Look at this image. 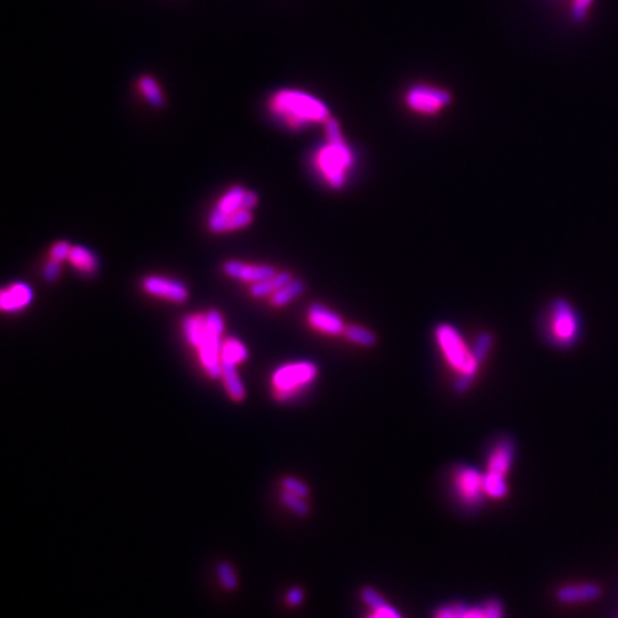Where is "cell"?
Masks as SVG:
<instances>
[{"instance_id":"28","label":"cell","mask_w":618,"mask_h":618,"mask_svg":"<svg viewBox=\"0 0 618 618\" xmlns=\"http://www.w3.org/2000/svg\"><path fill=\"white\" fill-rule=\"evenodd\" d=\"M280 485H283V491H288L302 498H308L311 494L309 487L304 481L295 477H285L283 481H280Z\"/></svg>"},{"instance_id":"25","label":"cell","mask_w":618,"mask_h":618,"mask_svg":"<svg viewBox=\"0 0 618 618\" xmlns=\"http://www.w3.org/2000/svg\"><path fill=\"white\" fill-rule=\"evenodd\" d=\"M484 491H485V495H488L494 499L504 498L509 492L507 484H505V477L499 475V474L485 473L484 474Z\"/></svg>"},{"instance_id":"15","label":"cell","mask_w":618,"mask_h":618,"mask_svg":"<svg viewBox=\"0 0 618 618\" xmlns=\"http://www.w3.org/2000/svg\"><path fill=\"white\" fill-rule=\"evenodd\" d=\"M33 299V291L28 284H13L0 294V308L5 312L25 309Z\"/></svg>"},{"instance_id":"4","label":"cell","mask_w":618,"mask_h":618,"mask_svg":"<svg viewBox=\"0 0 618 618\" xmlns=\"http://www.w3.org/2000/svg\"><path fill=\"white\" fill-rule=\"evenodd\" d=\"M318 376V367L309 361L291 362L272 374L273 397L279 403L297 398Z\"/></svg>"},{"instance_id":"24","label":"cell","mask_w":618,"mask_h":618,"mask_svg":"<svg viewBox=\"0 0 618 618\" xmlns=\"http://www.w3.org/2000/svg\"><path fill=\"white\" fill-rule=\"evenodd\" d=\"M138 86H139L141 93L146 97V100L152 106H155V107H162L163 106L165 99H163L162 90H160L158 82L152 76H142L139 79V82H138Z\"/></svg>"},{"instance_id":"3","label":"cell","mask_w":618,"mask_h":618,"mask_svg":"<svg viewBox=\"0 0 618 618\" xmlns=\"http://www.w3.org/2000/svg\"><path fill=\"white\" fill-rule=\"evenodd\" d=\"M328 142L315 155V166L328 185L341 189L354 166V152L344 139L338 121L329 118L325 122Z\"/></svg>"},{"instance_id":"35","label":"cell","mask_w":618,"mask_h":618,"mask_svg":"<svg viewBox=\"0 0 618 618\" xmlns=\"http://www.w3.org/2000/svg\"><path fill=\"white\" fill-rule=\"evenodd\" d=\"M435 618H458L456 604L445 605V607L439 608V610L436 611V614H435Z\"/></svg>"},{"instance_id":"36","label":"cell","mask_w":618,"mask_h":618,"mask_svg":"<svg viewBox=\"0 0 618 618\" xmlns=\"http://www.w3.org/2000/svg\"><path fill=\"white\" fill-rule=\"evenodd\" d=\"M256 203H258V195L252 191H246L242 201V209L251 210L254 206H256Z\"/></svg>"},{"instance_id":"26","label":"cell","mask_w":618,"mask_h":618,"mask_svg":"<svg viewBox=\"0 0 618 618\" xmlns=\"http://www.w3.org/2000/svg\"><path fill=\"white\" fill-rule=\"evenodd\" d=\"M305 499L307 498L298 497V495L291 494L288 491H283V494H280V501H283V504H285L292 513H295L299 517H305L311 511L309 505L307 504Z\"/></svg>"},{"instance_id":"1","label":"cell","mask_w":618,"mask_h":618,"mask_svg":"<svg viewBox=\"0 0 618 618\" xmlns=\"http://www.w3.org/2000/svg\"><path fill=\"white\" fill-rule=\"evenodd\" d=\"M435 340L448 367L458 374L454 389L458 394H463L470 389L480 365L488 355L494 343L492 335L482 332L474 347L468 348L461 333L453 325L439 323L435 329Z\"/></svg>"},{"instance_id":"7","label":"cell","mask_w":618,"mask_h":618,"mask_svg":"<svg viewBox=\"0 0 618 618\" xmlns=\"http://www.w3.org/2000/svg\"><path fill=\"white\" fill-rule=\"evenodd\" d=\"M453 96L448 90L431 85H414L407 90L405 103L420 115L434 117L451 103Z\"/></svg>"},{"instance_id":"11","label":"cell","mask_w":618,"mask_h":618,"mask_svg":"<svg viewBox=\"0 0 618 618\" xmlns=\"http://www.w3.org/2000/svg\"><path fill=\"white\" fill-rule=\"evenodd\" d=\"M516 458V444L511 438H501L494 448L487 461V473L507 475L513 467Z\"/></svg>"},{"instance_id":"16","label":"cell","mask_w":618,"mask_h":618,"mask_svg":"<svg viewBox=\"0 0 618 618\" xmlns=\"http://www.w3.org/2000/svg\"><path fill=\"white\" fill-rule=\"evenodd\" d=\"M222 381L227 389L228 397L235 403H242L246 397L244 382L237 371V365L231 362H222Z\"/></svg>"},{"instance_id":"18","label":"cell","mask_w":618,"mask_h":618,"mask_svg":"<svg viewBox=\"0 0 618 618\" xmlns=\"http://www.w3.org/2000/svg\"><path fill=\"white\" fill-rule=\"evenodd\" d=\"M184 326V332L188 343L198 348L203 340L205 332H206V315L202 314H196V315H188L184 318L182 322Z\"/></svg>"},{"instance_id":"34","label":"cell","mask_w":618,"mask_h":618,"mask_svg":"<svg viewBox=\"0 0 618 618\" xmlns=\"http://www.w3.org/2000/svg\"><path fill=\"white\" fill-rule=\"evenodd\" d=\"M304 601V591L301 590V588H292V590H290L288 591V594H287V602L290 604V605H292V607H297V605H301V602Z\"/></svg>"},{"instance_id":"30","label":"cell","mask_w":618,"mask_h":618,"mask_svg":"<svg viewBox=\"0 0 618 618\" xmlns=\"http://www.w3.org/2000/svg\"><path fill=\"white\" fill-rule=\"evenodd\" d=\"M593 0H573V9H571V16L573 19L580 23L583 20H586L588 8L591 6Z\"/></svg>"},{"instance_id":"29","label":"cell","mask_w":618,"mask_h":618,"mask_svg":"<svg viewBox=\"0 0 618 618\" xmlns=\"http://www.w3.org/2000/svg\"><path fill=\"white\" fill-rule=\"evenodd\" d=\"M361 598H362V601H364L371 610H376V608H379V607H382V605L386 604V601L384 600V597H382L379 593H376L374 588H369V587L362 588V591H361Z\"/></svg>"},{"instance_id":"5","label":"cell","mask_w":618,"mask_h":618,"mask_svg":"<svg viewBox=\"0 0 618 618\" xmlns=\"http://www.w3.org/2000/svg\"><path fill=\"white\" fill-rule=\"evenodd\" d=\"M549 340L559 348H571L581 336V319L574 307L566 299H557L549 312Z\"/></svg>"},{"instance_id":"19","label":"cell","mask_w":618,"mask_h":618,"mask_svg":"<svg viewBox=\"0 0 618 618\" xmlns=\"http://www.w3.org/2000/svg\"><path fill=\"white\" fill-rule=\"evenodd\" d=\"M304 291H305V284L302 283V280H294L292 279L290 284H287L285 287L279 288L276 292H273L271 295L269 301H271V304L273 307L280 308V307L288 305L290 302H292L298 297H301L304 294Z\"/></svg>"},{"instance_id":"2","label":"cell","mask_w":618,"mask_h":618,"mask_svg":"<svg viewBox=\"0 0 618 618\" xmlns=\"http://www.w3.org/2000/svg\"><path fill=\"white\" fill-rule=\"evenodd\" d=\"M271 114L291 129L325 124L331 118L329 107L319 97L297 89H283L269 99Z\"/></svg>"},{"instance_id":"27","label":"cell","mask_w":618,"mask_h":618,"mask_svg":"<svg viewBox=\"0 0 618 618\" xmlns=\"http://www.w3.org/2000/svg\"><path fill=\"white\" fill-rule=\"evenodd\" d=\"M218 577L225 590L235 591L238 588V577L231 564L220 563L218 566Z\"/></svg>"},{"instance_id":"32","label":"cell","mask_w":618,"mask_h":618,"mask_svg":"<svg viewBox=\"0 0 618 618\" xmlns=\"http://www.w3.org/2000/svg\"><path fill=\"white\" fill-rule=\"evenodd\" d=\"M368 618H403L401 614L394 608L391 607L388 602L376 610H372V614Z\"/></svg>"},{"instance_id":"17","label":"cell","mask_w":618,"mask_h":618,"mask_svg":"<svg viewBox=\"0 0 618 618\" xmlns=\"http://www.w3.org/2000/svg\"><path fill=\"white\" fill-rule=\"evenodd\" d=\"M292 280V275L290 272H278L269 279L262 280V283L252 284L251 287V295L255 298H265L271 297L273 292H276L279 288L285 287Z\"/></svg>"},{"instance_id":"13","label":"cell","mask_w":618,"mask_h":618,"mask_svg":"<svg viewBox=\"0 0 618 618\" xmlns=\"http://www.w3.org/2000/svg\"><path fill=\"white\" fill-rule=\"evenodd\" d=\"M251 222H252L251 210L241 209L234 213H225L218 209H213L208 220V227L212 232L222 234V232H230V231L245 228Z\"/></svg>"},{"instance_id":"33","label":"cell","mask_w":618,"mask_h":618,"mask_svg":"<svg viewBox=\"0 0 618 618\" xmlns=\"http://www.w3.org/2000/svg\"><path fill=\"white\" fill-rule=\"evenodd\" d=\"M59 272H61V262L59 261H54V259H50L46 263V266H44L43 275H44L46 280H49V283H53V280L58 279Z\"/></svg>"},{"instance_id":"12","label":"cell","mask_w":618,"mask_h":618,"mask_svg":"<svg viewBox=\"0 0 618 618\" xmlns=\"http://www.w3.org/2000/svg\"><path fill=\"white\" fill-rule=\"evenodd\" d=\"M223 272L231 278L245 280V283H262L276 275V269L269 265H248L239 261H228L223 263Z\"/></svg>"},{"instance_id":"21","label":"cell","mask_w":618,"mask_h":618,"mask_svg":"<svg viewBox=\"0 0 618 618\" xmlns=\"http://www.w3.org/2000/svg\"><path fill=\"white\" fill-rule=\"evenodd\" d=\"M69 261L75 268L85 273H93L97 268V259L95 254L83 246H72Z\"/></svg>"},{"instance_id":"20","label":"cell","mask_w":618,"mask_h":618,"mask_svg":"<svg viewBox=\"0 0 618 618\" xmlns=\"http://www.w3.org/2000/svg\"><path fill=\"white\" fill-rule=\"evenodd\" d=\"M248 358L246 347L237 338H227L222 341L220 348V364L231 362L235 365L242 364Z\"/></svg>"},{"instance_id":"14","label":"cell","mask_w":618,"mask_h":618,"mask_svg":"<svg viewBox=\"0 0 618 618\" xmlns=\"http://www.w3.org/2000/svg\"><path fill=\"white\" fill-rule=\"evenodd\" d=\"M601 595V590L597 584L584 583V584H571L564 586L557 590L555 597L561 604H583L595 601Z\"/></svg>"},{"instance_id":"10","label":"cell","mask_w":618,"mask_h":618,"mask_svg":"<svg viewBox=\"0 0 618 618\" xmlns=\"http://www.w3.org/2000/svg\"><path fill=\"white\" fill-rule=\"evenodd\" d=\"M308 322L314 329L326 335H344L347 328L338 314L322 304H312L308 308Z\"/></svg>"},{"instance_id":"31","label":"cell","mask_w":618,"mask_h":618,"mask_svg":"<svg viewBox=\"0 0 618 618\" xmlns=\"http://www.w3.org/2000/svg\"><path fill=\"white\" fill-rule=\"evenodd\" d=\"M71 251H72V246L69 245V242H66V241H61V242L54 244V245L52 246V251H50V259L59 261V262H62V261H65V259H69Z\"/></svg>"},{"instance_id":"23","label":"cell","mask_w":618,"mask_h":618,"mask_svg":"<svg viewBox=\"0 0 618 618\" xmlns=\"http://www.w3.org/2000/svg\"><path fill=\"white\" fill-rule=\"evenodd\" d=\"M245 189L242 186H234L231 188L227 194H225L220 201L218 202L216 208L220 212L225 213H234L237 210L242 209V201H244V195H245Z\"/></svg>"},{"instance_id":"8","label":"cell","mask_w":618,"mask_h":618,"mask_svg":"<svg viewBox=\"0 0 618 618\" xmlns=\"http://www.w3.org/2000/svg\"><path fill=\"white\" fill-rule=\"evenodd\" d=\"M454 491L458 501L468 509H475L482 502L484 474L473 467H458L453 475Z\"/></svg>"},{"instance_id":"22","label":"cell","mask_w":618,"mask_h":618,"mask_svg":"<svg viewBox=\"0 0 618 618\" xmlns=\"http://www.w3.org/2000/svg\"><path fill=\"white\" fill-rule=\"evenodd\" d=\"M344 336L352 344H357V345H361L365 348L375 347L376 341H378L376 335L371 329L361 326V325H348L344 331Z\"/></svg>"},{"instance_id":"6","label":"cell","mask_w":618,"mask_h":618,"mask_svg":"<svg viewBox=\"0 0 618 618\" xmlns=\"http://www.w3.org/2000/svg\"><path fill=\"white\" fill-rule=\"evenodd\" d=\"M225 323L219 311L210 309L206 314V332L201 345L196 348L199 351V359L203 369L212 379L222 378V364H220V336Z\"/></svg>"},{"instance_id":"9","label":"cell","mask_w":618,"mask_h":618,"mask_svg":"<svg viewBox=\"0 0 618 618\" xmlns=\"http://www.w3.org/2000/svg\"><path fill=\"white\" fill-rule=\"evenodd\" d=\"M143 290L153 297L177 304H184L188 299V290L185 284L170 278L148 276L143 279Z\"/></svg>"}]
</instances>
